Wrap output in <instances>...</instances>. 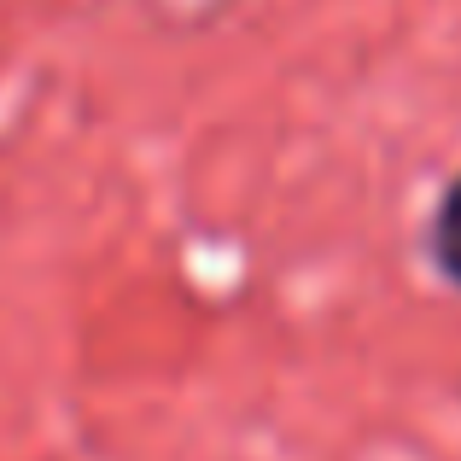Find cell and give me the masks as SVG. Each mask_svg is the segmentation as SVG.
<instances>
[{
	"label": "cell",
	"mask_w": 461,
	"mask_h": 461,
	"mask_svg": "<svg viewBox=\"0 0 461 461\" xmlns=\"http://www.w3.org/2000/svg\"><path fill=\"white\" fill-rule=\"evenodd\" d=\"M427 258H432V269H438V281L461 293V176L444 181L438 204H432V216H427Z\"/></svg>",
	"instance_id": "6da1fadb"
}]
</instances>
